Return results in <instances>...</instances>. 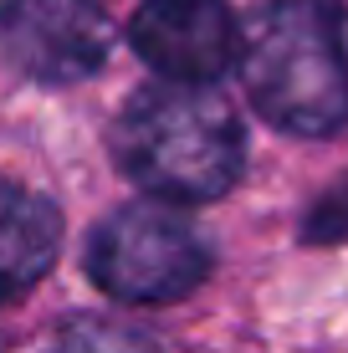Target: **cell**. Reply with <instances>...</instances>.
<instances>
[{"instance_id": "cell-8", "label": "cell", "mask_w": 348, "mask_h": 353, "mask_svg": "<svg viewBox=\"0 0 348 353\" xmlns=\"http://www.w3.org/2000/svg\"><path fill=\"white\" fill-rule=\"evenodd\" d=\"M338 236H348V185L323 194L318 210L307 215V241H338Z\"/></svg>"}, {"instance_id": "cell-1", "label": "cell", "mask_w": 348, "mask_h": 353, "mask_svg": "<svg viewBox=\"0 0 348 353\" xmlns=\"http://www.w3.org/2000/svg\"><path fill=\"white\" fill-rule=\"evenodd\" d=\"M241 77L267 123L328 139L348 123V41L338 0H261L241 41Z\"/></svg>"}, {"instance_id": "cell-6", "label": "cell", "mask_w": 348, "mask_h": 353, "mask_svg": "<svg viewBox=\"0 0 348 353\" xmlns=\"http://www.w3.org/2000/svg\"><path fill=\"white\" fill-rule=\"evenodd\" d=\"M62 215L46 194L0 179V302H16L52 272Z\"/></svg>"}, {"instance_id": "cell-3", "label": "cell", "mask_w": 348, "mask_h": 353, "mask_svg": "<svg viewBox=\"0 0 348 353\" xmlns=\"http://www.w3.org/2000/svg\"><path fill=\"white\" fill-rule=\"evenodd\" d=\"M88 272L118 302H174L210 276V241L174 205H123L98 225Z\"/></svg>"}, {"instance_id": "cell-2", "label": "cell", "mask_w": 348, "mask_h": 353, "mask_svg": "<svg viewBox=\"0 0 348 353\" xmlns=\"http://www.w3.org/2000/svg\"><path fill=\"white\" fill-rule=\"evenodd\" d=\"M123 174L164 200H215L241 179L246 133L221 92L159 82L128 97L113 128Z\"/></svg>"}, {"instance_id": "cell-7", "label": "cell", "mask_w": 348, "mask_h": 353, "mask_svg": "<svg viewBox=\"0 0 348 353\" xmlns=\"http://www.w3.org/2000/svg\"><path fill=\"white\" fill-rule=\"evenodd\" d=\"M46 353H164L159 338L123 318H72L57 327Z\"/></svg>"}, {"instance_id": "cell-4", "label": "cell", "mask_w": 348, "mask_h": 353, "mask_svg": "<svg viewBox=\"0 0 348 353\" xmlns=\"http://www.w3.org/2000/svg\"><path fill=\"white\" fill-rule=\"evenodd\" d=\"M0 52L31 82H82L113 52V21L98 0H6Z\"/></svg>"}, {"instance_id": "cell-5", "label": "cell", "mask_w": 348, "mask_h": 353, "mask_svg": "<svg viewBox=\"0 0 348 353\" xmlns=\"http://www.w3.org/2000/svg\"><path fill=\"white\" fill-rule=\"evenodd\" d=\"M128 41L170 82L210 88L231 67H241L246 31L236 26L225 0H143L134 10Z\"/></svg>"}]
</instances>
